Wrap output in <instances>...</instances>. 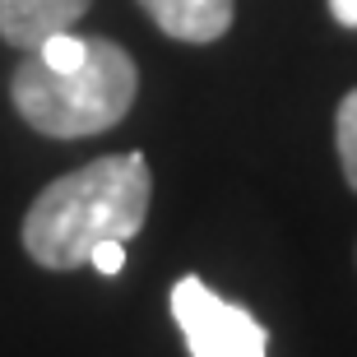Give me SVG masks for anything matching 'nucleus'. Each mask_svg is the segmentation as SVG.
<instances>
[{"mask_svg":"<svg viewBox=\"0 0 357 357\" xmlns=\"http://www.w3.org/2000/svg\"><path fill=\"white\" fill-rule=\"evenodd\" d=\"M334 144H339V162H344L348 185L357 190V89L339 102V116H334Z\"/></svg>","mask_w":357,"mask_h":357,"instance_id":"obj_6","label":"nucleus"},{"mask_svg":"<svg viewBox=\"0 0 357 357\" xmlns=\"http://www.w3.org/2000/svg\"><path fill=\"white\" fill-rule=\"evenodd\" d=\"M89 265L98 269V274H121L126 269V241H98L93 246V255H89Z\"/></svg>","mask_w":357,"mask_h":357,"instance_id":"obj_8","label":"nucleus"},{"mask_svg":"<svg viewBox=\"0 0 357 357\" xmlns=\"http://www.w3.org/2000/svg\"><path fill=\"white\" fill-rule=\"evenodd\" d=\"M172 320L190 357H269V334L246 306L223 302L204 278L185 274L172 288Z\"/></svg>","mask_w":357,"mask_h":357,"instance_id":"obj_3","label":"nucleus"},{"mask_svg":"<svg viewBox=\"0 0 357 357\" xmlns=\"http://www.w3.org/2000/svg\"><path fill=\"white\" fill-rule=\"evenodd\" d=\"M144 153H107L66 172L33 199L24 213V251L42 269H79L98 241H130L149 218Z\"/></svg>","mask_w":357,"mask_h":357,"instance_id":"obj_1","label":"nucleus"},{"mask_svg":"<svg viewBox=\"0 0 357 357\" xmlns=\"http://www.w3.org/2000/svg\"><path fill=\"white\" fill-rule=\"evenodd\" d=\"M135 93H139V70L130 52L107 38H89V56L75 70H52L38 56H28L10 79L19 116L52 139H84L121 126L135 107Z\"/></svg>","mask_w":357,"mask_h":357,"instance_id":"obj_2","label":"nucleus"},{"mask_svg":"<svg viewBox=\"0 0 357 357\" xmlns=\"http://www.w3.org/2000/svg\"><path fill=\"white\" fill-rule=\"evenodd\" d=\"M139 5L176 42H218L232 28V0H139Z\"/></svg>","mask_w":357,"mask_h":357,"instance_id":"obj_5","label":"nucleus"},{"mask_svg":"<svg viewBox=\"0 0 357 357\" xmlns=\"http://www.w3.org/2000/svg\"><path fill=\"white\" fill-rule=\"evenodd\" d=\"M330 14H334V24L357 28V0H330Z\"/></svg>","mask_w":357,"mask_h":357,"instance_id":"obj_9","label":"nucleus"},{"mask_svg":"<svg viewBox=\"0 0 357 357\" xmlns=\"http://www.w3.org/2000/svg\"><path fill=\"white\" fill-rule=\"evenodd\" d=\"M28 56H38L42 66H52V70H75L84 56H89V38H75V33H56V38H47L38 52H28Z\"/></svg>","mask_w":357,"mask_h":357,"instance_id":"obj_7","label":"nucleus"},{"mask_svg":"<svg viewBox=\"0 0 357 357\" xmlns=\"http://www.w3.org/2000/svg\"><path fill=\"white\" fill-rule=\"evenodd\" d=\"M93 0H0V38L19 52H38L47 38L70 33Z\"/></svg>","mask_w":357,"mask_h":357,"instance_id":"obj_4","label":"nucleus"}]
</instances>
